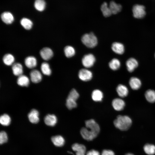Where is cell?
Masks as SVG:
<instances>
[{
  "mask_svg": "<svg viewBox=\"0 0 155 155\" xmlns=\"http://www.w3.org/2000/svg\"><path fill=\"white\" fill-rule=\"evenodd\" d=\"M86 127L82 128L80 133L82 137L88 141H91L96 138L100 131L98 124L93 119H90L85 122Z\"/></svg>",
  "mask_w": 155,
  "mask_h": 155,
  "instance_id": "cell-1",
  "label": "cell"
},
{
  "mask_svg": "<svg viewBox=\"0 0 155 155\" xmlns=\"http://www.w3.org/2000/svg\"><path fill=\"white\" fill-rule=\"evenodd\" d=\"M132 121L131 119L127 116L118 115L114 121L115 126L122 131H126L130 127Z\"/></svg>",
  "mask_w": 155,
  "mask_h": 155,
  "instance_id": "cell-2",
  "label": "cell"
},
{
  "mask_svg": "<svg viewBox=\"0 0 155 155\" xmlns=\"http://www.w3.org/2000/svg\"><path fill=\"white\" fill-rule=\"evenodd\" d=\"M81 40L85 45L89 48L94 47L98 43L97 37L92 32L84 35L82 37Z\"/></svg>",
  "mask_w": 155,
  "mask_h": 155,
  "instance_id": "cell-3",
  "label": "cell"
},
{
  "mask_svg": "<svg viewBox=\"0 0 155 155\" xmlns=\"http://www.w3.org/2000/svg\"><path fill=\"white\" fill-rule=\"evenodd\" d=\"M132 11L134 17L137 19L142 18L146 15L145 7L143 5L136 4L133 8Z\"/></svg>",
  "mask_w": 155,
  "mask_h": 155,
  "instance_id": "cell-4",
  "label": "cell"
},
{
  "mask_svg": "<svg viewBox=\"0 0 155 155\" xmlns=\"http://www.w3.org/2000/svg\"><path fill=\"white\" fill-rule=\"evenodd\" d=\"M96 61L94 56L92 54H89L85 55L82 59L83 65L87 68L92 67Z\"/></svg>",
  "mask_w": 155,
  "mask_h": 155,
  "instance_id": "cell-5",
  "label": "cell"
},
{
  "mask_svg": "<svg viewBox=\"0 0 155 155\" xmlns=\"http://www.w3.org/2000/svg\"><path fill=\"white\" fill-rule=\"evenodd\" d=\"M78 76L81 80L86 82L90 80L92 78V72L90 70L86 69H82L79 71Z\"/></svg>",
  "mask_w": 155,
  "mask_h": 155,
  "instance_id": "cell-6",
  "label": "cell"
},
{
  "mask_svg": "<svg viewBox=\"0 0 155 155\" xmlns=\"http://www.w3.org/2000/svg\"><path fill=\"white\" fill-rule=\"evenodd\" d=\"M40 55L42 58L44 60H48L53 56V53L51 49L49 47L43 48L40 52Z\"/></svg>",
  "mask_w": 155,
  "mask_h": 155,
  "instance_id": "cell-7",
  "label": "cell"
},
{
  "mask_svg": "<svg viewBox=\"0 0 155 155\" xmlns=\"http://www.w3.org/2000/svg\"><path fill=\"white\" fill-rule=\"evenodd\" d=\"M30 80L34 83H37L42 80V76L40 72L37 69L32 70L30 73Z\"/></svg>",
  "mask_w": 155,
  "mask_h": 155,
  "instance_id": "cell-8",
  "label": "cell"
},
{
  "mask_svg": "<svg viewBox=\"0 0 155 155\" xmlns=\"http://www.w3.org/2000/svg\"><path fill=\"white\" fill-rule=\"evenodd\" d=\"M112 104L114 109L118 111L123 110L125 105V102L120 98L114 99L112 101Z\"/></svg>",
  "mask_w": 155,
  "mask_h": 155,
  "instance_id": "cell-9",
  "label": "cell"
},
{
  "mask_svg": "<svg viewBox=\"0 0 155 155\" xmlns=\"http://www.w3.org/2000/svg\"><path fill=\"white\" fill-rule=\"evenodd\" d=\"M28 118L29 121L32 123H37L39 121L38 111L35 109L31 110L28 114Z\"/></svg>",
  "mask_w": 155,
  "mask_h": 155,
  "instance_id": "cell-10",
  "label": "cell"
},
{
  "mask_svg": "<svg viewBox=\"0 0 155 155\" xmlns=\"http://www.w3.org/2000/svg\"><path fill=\"white\" fill-rule=\"evenodd\" d=\"M126 65L127 70L129 72H131L137 67L138 63L135 59L131 58L127 60Z\"/></svg>",
  "mask_w": 155,
  "mask_h": 155,
  "instance_id": "cell-11",
  "label": "cell"
},
{
  "mask_svg": "<svg viewBox=\"0 0 155 155\" xmlns=\"http://www.w3.org/2000/svg\"><path fill=\"white\" fill-rule=\"evenodd\" d=\"M72 149L76 152V155H85L86 148L85 146L78 143L73 144Z\"/></svg>",
  "mask_w": 155,
  "mask_h": 155,
  "instance_id": "cell-12",
  "label": "cell"
},
{
  "mask_svg": "<svg viewBox=\"0 0 155 155\" xmlns=\"http://www.w3.org/2000/svg\"><path fill=\"white\" fill-rule=\"evenodd\" d=\"M57 118L56 116L53 114H48L44 119L45 123L50 126H54L57 123Z\"/></svg>",
  "mask_w": 155,
  "mask_h": 155,
  "instance_id": "cell-13",
  "label": "cell"
},
{
  "mask_svg": "<svg viewBox=\"0 0 155 155\" xmlns=\"http://www.w3.org/2000/svg\"><path fill=\"white\" fill-rule=\"evenodd\" d=\"M111 49L115 53L119 55L123 54L125 51V47L123 45L119 42H114L111 46Z\"/></svg>",
  "mask_w": 155,
  "mask_h": 155,
  "instance_id": "cell-14",
  "label": "cell"
},
{
  "mask_svg": "<svg viewBox=\"0 0 155 155\" xmlns=\"http://www.w3.org/2000/svg\"><path fill=\"white\" fill-rule=\"evenodd\" d=\"M24 63L28 68L29 69H33L36 66L37 61L35 57L33 56H29L25 58Z\"/></svg>",
  "mask_w": 155,
  "mask_h": 155,
  "instance_id": "cell-15",
  "label": "cell"
},
{
  "mask_svg": "<svg viewBox=\"0 0 155 155\" xmlns=\"http://www.w3.org/2000/svg\"><path fill=\"white\" fill-rule=\"evenodd\" d=\"M1 17L2 21L6 24H11L14 20L13 15L9 12H3L1 14Z\"/></svg>",
  "mask_w": 155,
  "mask_h": 155,
  "instance_id": "cell-16",
  "label": "cell"
},
{
  "mask_svg": "<svg viewBox=\"0 0 155 155\" xmlns=\"http://www.w3.org/2000/svg\"><path fill=\"white\" fill-rule=\"evenodd\" d=\"M116 91L118 95L120 97L124 98L126 97L128 94V90L125 86L120 84L116 88Z\"/></svg>",
  "mask_w": 155,
  "mask_h": 155,
  "instance_id": "cell-17",
  "label": "cell"
},
{
  "mask_svg": "<svg viewBox=\"0 0 155 155\" xmlns=\"http://www.w3.org/2000/svg\"><path fill=\"white\" fill-rule=\"evenodd\" d=\"M17 82L18 84L20 86L27 87L29 84L30 80L26 75L22 74L18 76Z\"/></svg>",
  "mask_w": 155,
  "mask_h": 155,
  "instance_id": "cell-18",
  "label": "cell"
},
{
  "mask_svg": "<svg viewBox=\"0 0 155 155\" xmlns=\"http://www.w3.org/2000/svg\"><path fill=\"white\" fill-rule=\"evenodd\" d=\"M129 84L131 88L133 90H137L139 89L142 84L140 80L135 77H132L130 79Z\"/></svg>",
  "mask_w": 155,
  "mask_h": 155,
  "instance_id": "cell-19",
  "label": "cell"
},
{
  "mask_svg": "<svg viewBox=\"0 0 155 155\" xmlns=\"http://www.w3.org/2000/svg\"><path fill=\"white\" fill-rule=\"evenodd\" d=\"M12 69L13 74L19 76L22 74L23 67L22 65L20 63H15L12 66Z\"/></svg>",
  "mask_w": 155,
  "mask_h": 155,
  "instance_id": "cell-20",
  "label": "cell"
},
{
  "mask_svg": "<svg viewBox=\"0 0 155 155\" xmlns=\"http://www.w3.org/2000/svg\"><path fill=\"white\" fill-rule=\"evenodd\" d=\"M51 141L53 144L57 147L63 146L65 143V140L61 135H57L53 136L51 138Z\"/></svg>",
  "mask_w": 155,
  "mask_h": 155,
  "instance_id": "cell-21",
  "label": "cell"
},
{
  "mask_svg": "<svg viewBox=\"0 0 155 155\" xmlns=\"http://www.w3.org/2000/svg\"><path fill=\"white\" fill-rule=\"evenodd\" d=\"M92 98L93 100L95 102L101 101L103 97V94L100 90L96 89L94 90L92 93Z\"/></svg>",
  "mask_w": 155,
  "mask_h": 155,
  "instance_id": "cell-22",
  "label": "cell"
},
{
  "mask_svg": "<svg viewBox=\"0 0 155 155\" xmlns=\"http://www.w3.org/2000/svg\"><path fill=\"white\" fill-rule=\"evenodd\" d=\"M112 14H115L119 12L121 10L122 6L119 4L113 1H111L109 5Z\"/></svg>",
  "mask_w": 155,
  "mask_h": 155,
  "instance_id": "cell-23",
  "label": "cell"
},
{
  "mask_svg": "<svg viewBox=\"0 0 155 155\" xmlns=\"http://www.w3.org/2000/svg\"><path fill=\"white\" fill-rule=\"evenodd\" d=\"M3 60L4 63L6 65L10 66L14 64L15 61L14 57L11 54H6L3 57Z\"/></svg>",
  "mask_w": 155,
  "mask_h": 155,
  "instance_id": "cell-24",
  "label": "cell"
},
{
  "mask_svg": "<svg viewBox=\"0 0 155 155\" xmlns=\"http://www.w3.org/2000/svg\"><path fill=\"white\" fill-rule=\"evenodd\" d=\"M101 10L103 15L105 17H108L112 14L109 6L106 2H104L102 5Z\"/></svg>",
  "mask_w": 155,
  "mask_h": 155,
  "instance_id": "cell-25",
  "label": "cell"
},
{
  "mask_svg": "<svg viewBox=\"0 0 155 155\" xmlns=\"http://www.w3.org/2000/svg\"><path fill=\"white\" fill-rule=\"evenodd\" d=\"M145 97L146 100L150 103L155 102V91L153 90H148L145 93Z\"/></svg>",
  "mask_w": 155,
  "mask_h": 155,
  "instance_id": "cell-26",
  "label": "cell"
},
{
  "mask_svg": "<svg viewBox=\"0 0 155 155\" xmlns=\"http://www.w3.org/2000/svg\"><path fill=\"white\" fill-rule=\"evenodd\" d=\"M41 71L43 74L49 76L51 73V70L49 64L46 62L42 63L41 65Z\"/></svg>",
  "mask_w": 155,
  "mask_h": 155,
  "instance_id": "cell-27",
  "label": "cell"
},
{
  "mask_svg": "<svg viewBox=\"0 0 155 155\" xmlns=\"http://www.w3.org/2000/svg\"><path fill=\"white\" fill-rule=\"evenodd\" d=\"M20 24L24 28L27 30H30L32 28L33 26L32 22L30 19L23 18L20 21Z\"/></svg>",
  "mask_w": 155,
  "mask_h": 155,
  "instance_id": "cell-28",
  "label": "cell"
},
{
  "mask_svg": "<svg viewBox=\"0 0 155 155\" xmlns=\"http://www.w3.org/2000/svg\"><path fill=\"white\" fill-rule=\"evenodd\" d=\"M11 122V119L9 115L4 114L0 117V123L2 125L7 126L9 125Z\"/></svg>",
  "mask_w": 155,
  "mask_h": 155,
  "instance_id": "cell-29",
  "label": "cell"
},
{
  "mask_svg": "<svg viewBox=\"0 0 155 155\" xmlns=\"http://www.w3.org/2000/svg\"><path fill=\"white\" fill-rule=\"evenodd\" d=\"M108 65L111 69L115 71L118 70L120 68L121 63L118 59L114 58L110 61Z\"/></svg>",
  "mask_w": 155,
  "mask_h": 155,
  "instance_id": "cell-30",
  "label": "cell"
},
{
  "mask_svg": "<svg viewBox=\"0 0 155 155\" xmlns=\"http://www.w3.org/2000/svg\"><path fill=\"white\" fill-rule=\"evenodd\" d=\"M34 6L36 10L42 11L45 8L46 3L44 0H36L34 3Z\"/></svg>",
  "mask_w": 155,
  "mask_h": 155,
  "instance_id": "cell-31",
  "label": "cell"
},
{
  "mask_svg": "<svg viewBox=\"0 0 155 155\" xmlns=\"http://www.w3.org/2000/svg\"><path fill=\"white\" fill-rule=\"evenodd\" d=\"M64 52L66 57L67 58H70L75 55V51L72 46H67L64 48Z\"/></svg>",
  "mask_w": 155,
  "mask_h": 155,
  "instance_id": "cell-32",
  "label": "cell"
},
{
  "mask_svg": "<svg viewBox=\"0 0 155 155\" xmlns=\"http://www.w3.org/2000/svg\"><path fill=\"white\" fill-rule=\"evenodd\" d=\"M144 150L148 155H153L155 153V146L152 144H146L144 147Z\"/></svg>",
  "mask_w": 155,
  "mask_h": 155,
  "instance_id": "cell-33",
  "label": "cell"
},
{
  "mask_svg": "<svg viewBox=\"0 0 155 155\" xmlns=\"http://www.w3.org/2000/svg\"><path fill=\"white\" fill-rule=\"evenodd\" d=\"M66 105L69 109H72L76 107L77 104L76 100L67 98L66 100Z\"/></svg>",
  "mask_w": 155,
  "mask_h": 155,
  "instance_id": "cell-34",
  "label": "cell"
},
{
  "mask_svg": "<svg viewBox=\"0 0 155 155\" xmlns=\"http://www.w3.org/2000/svg\"><path fill=\"white\" fill-rule=\"evenodd\" d=\"M79 96V94L77 90L74 89H73L70 92L67 98L76 101Z\"/></svg>",
  "mask_w": 155,
  "mask_h": 155,
  "instance_id": "cell-35",
  "label": "cell"
},
{
  "mask_svg": "<svg viewBox=\"0 0 155 155\" xmlns=\"http://www.w3.org/2000/svg\"><path fill=\"white\" fill-rule=\"evenodd\" d=\"M8 140V137L6 133L2 131L0 133V143L1 144L6 142Z\"/></svg>",
  "mask_w": 155,
  "mask_h": 155,
  "instance_id": "cell-36",
  "label": "cell"
},
{
  "mask_svg": "<svg viewBox=\"0 0 155 155\" xmlns=\"http://www.w3.org/2000/svg\"><path fill=\"white\" fill-rule=\"evenodd\" d=\"M102 155H115L114 152L110 150H105L102 152Z\"/></svg>",
  "mask_w": 155,
  "mask_h": 155,
  "instance_id": "cell-37",
  "label": "cell"
},
{
  "mask_svg": "<svg viewBox=\"0 0 155 155\" xmlns=\"http://www.w3.org/2000/svg\"><path fill=\"white\" fill-rule=\"evenodd\" d=\"M86 155H100L99 152L97 151L92 150L88 151Z\"/></svg>",
  "mask_w": 155,
  "mask_h": 155,
  "instance_id": "cell-38",
  "label": "cell"
},
{
  "mask_svg": "<svg viewBox=\"0 0 155 155\" xmlns=\"http://www.w3.org/2000/svg\"><path fill=\"white\" fill-rule=\"evenodd\" d=\"M125 155H133V154L131 153H128Z\"/></svg>",
  "mask_w": 155,
  "mask_h": 155,
  "instance_id": "cell-39",
  "label": "cell"
},
{
  "mask_svg": "<svg viewBox=\"0 0 155 155\" xmlns=\"http://www.w3.org/2000/svg\"></svg>",
  "mask_w": 155,
  "mask_h": 155,
  "instance_id": "cell-40",
  "label": "cell"
}]
</instances>
